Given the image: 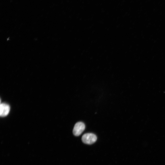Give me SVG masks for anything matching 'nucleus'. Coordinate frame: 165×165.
Returning <instances> with one entry per match:
<instances>
[{"label":"nucleus","instance_id":"nucleus-1","mask_svg":"<svg viewBox=\"0 0 165 165\" xmlns=\"http://www.w3.org/2000/svg\"><path fill=\"white\" fill-rule=\"evenodd\" d=\"M97 140L96 136L94 134L87 133L84 134L82 136V140L84 143L92 144L94 143Z\"/></svg>","mask_w":165,"mask_h":165},{"label":"nucleus","instance_id":"nucleus-2","mask_svg":"<svg viewBox=\"0 0 165 165\" xmlns=\"http://www.w3.org/2000/svg\"><path fill=\"white\" fill-rule=\"evenodd\" d=\"M85 128L84 123L81 122H79L75 124L73 130V134L75 136L80 135Z\"/></svg>","mask_w":165,"mask_h":165},{"label":"nucleus","instance_id":"nucleus-3","mask_svg":"<svg viewBox=\"0 0 165 165\" xmlns=\"http://www.w3.org/2000/svg\"><path fill=\"white\" fill-rule=\"evenodd\" d=\"M10 110V107L9 105L4 103L0 104V115L1 117L7 116L9 114Z\"/></svg>","mask_w":165,"mask_h":165}]
</instances>
